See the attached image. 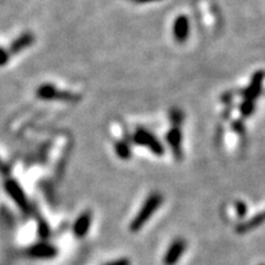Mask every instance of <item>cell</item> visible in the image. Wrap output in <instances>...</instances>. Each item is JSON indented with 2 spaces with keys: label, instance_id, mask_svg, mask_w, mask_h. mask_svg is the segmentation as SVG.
<instances>
[{
  "label": "cell",
  "instance_id": "6da1fadb",
  "mask_svg": "<svg viewBox=\"0 0 265 265\" xmlns=\"http://www.w3.org/2000/svg\"><path fill=\"white\" fill-rule=\"evenodd\" d=\"M162 201H164V198H162V195L160 194V193H152V194L145 200L140 211L138 213V215L135 216V219H134L132 224H130V231L136 232V231L141 230L142 226L150 220L152 214L161 206Z\"/></svg>",
  "mask_w": 265,
  "mask_h": 265
},
{
  "label": "cell",
  "instance_id": "7a4b0ae2",
  "mask_svg": "<svg viewBox=\"0 0 265 265\" xmlns=\"http://www.w3.org/2000/svg\"><path fill=\"white\" fill-rule=\"evenodd\" d=\"M133 140L135 144L147 147V149L152 151L155 155H158V156L164 155L165 152L164 145H162L161 142L152 135V134L147 132V130L142 129V128H139V129L134 133Z\"/></svg>",
  "mask_w": 265,
  "mask_h": 265
},
{
  "label": "cell",
  "instance_id": "3957f363",
  "mask_svg": "<svg viewBox=\"0 0 265 265\" xmlns=\"http://www.w3.org/2000/svg\"><path fill=\"white\" fill-rule=\"evenodd\" d=\"M38 96L43 99H64V101H78V96L71 95V93L61 92L57 91V88L52 85H44L38 90Z\"/></svg>",
  "mask_w": 265,
  "mask_h": 265
},
{
  "label": "cell",
  "instance_id": "277c9868",
  "mask_svg": "<svg viewBox=\"0 0 265 265\" xmlns=\"http://www.w3.org/2000/svg\"><path fill=\"white\" fill-rule=\"evenodd\" d=\"M186 247L187 244L183 239H176V241L171 244L170 248H168L166 254H165L164 264L175 265L177 261L181 259L182 254H183L184 250H186Z\"/></svg>",
  "mask_w": 265,
  "mask_h": 265
},
{
  "label": "cell",
  "instance_id": "5b68a950",
  "mask_svg": "<svg viewBox=\"0 0 265 265\" xmlns=\"http://www.w3.org/2000/svg\"><path fill=\"white\" fill-rule=\"evenodd\" d=\"M265 78V73L263 70H259L253 75L252 81H250L249 86L246 88L244 92V99L246 101H254L258 97L259 93L261 92V86H263V80Z\"/></svg>",
  "mask_w": 265,
  "mask_h": 265
},
{
  "label": "cell",
  "instance_id": "8992f818",
  "mask_svg": "<svg viewBox=\"0 0 265 265\" xmlns=\"http://www.w3.org/2000/svg\"><path fill=\"white\" fill-rule=\"evenodd\" d=\"M173 36L178 43H183L189 36V20L187 16L181 15L176 19L173 24Z\"/></svg>",
  "mask_w": 265,
  "mask_h": 265
},
{
  "label": "cell",
  "instance_id": "52a82bcc",
  "mask_svg": "<svg viewBox=\"0 0 265 265\" xmlns=\"http://www.w3.org/2000/svg\"><path fill=\"white\" fill-rule=\"evenodd\" d=\"M167 141L172 147L176 158H181L182 156V133L179 127H175L167 133Z\"/></svg>",
  "mask_w": 265,
  "mask_h": 265
},
{
  "label": "cell",
  "instance_id": "ba28073f",
  "mask_svg": "<svg viewBox=\"0 0 265 265\" xmlns=\"http://www.w3.org/2000/svg\"><path fill=\"white\" fill-rule=\"evenodd\" d=\"M91 219H92L91 218V214L85 213L76 220L75 226H74V231H75V235L78 236V237H84V236L86 235L88 229H90Z\"/></svg>",
  "mask_w": 265,
  "mask_h": 265
},
{
  "label": "cell",
  "instance_id": "9c48e42d",
  "mask_svg": "<svg viewBox=\"0 0 265 265\" xmlns=\"http://www.w3.org/2000/svg\"><path fill=\"white\" fill-rule=\"evenodd\" d=\"M116 152L121 158H129L130 147L127 142L119 141L116 144Z\"/></svg>",
  "mask_w": 265,
  "mask_h": 265
},
{
  "label": "cell",
  "instance_id": "30bf717a",
  "mask_svg": "<svg viewBox=\"0 0 265 265\" xmlns=\"http://www.w3.org/2000/svg\"><path fill=\"white\" fill-rule=\"evenodd\" d=\"M254 111V104H253L252 101H246L244 99L243 103L241 104V113L244 117H248L249 115H252V112Z\"/></svg>",
  "mask_w": 265,
  "mask_h": 265
},
{
  "label": "cell",
  "instance_id": "8fae6325",
  "mask_svg": "<svg viewBox=\"0 0 265 265\" xmlns=\"http://www.w3.org/2000/svg\"><path fill=\"white\" fill-rule=\"evenodd\" d=\"M171 121L173 122L175 127H178V125L183 122V113L179 110L172 111V112H171Z\"/></svg>",
  "mask_w": 265,
  "mask_h": 265
},
{
  "label": "cell",
  "instance_id": "7c38bea8",
  "mask_svg": "<svg viewBox=\"0 0 265 265\" xmlns=\"http://www.w3.org/2000/svg\"><path fill=\"white\" fill-rule=\"evenodd\" d=\"M107 265H129V260H127V259H119V260H116Z\"/></svg>",
  "mask_w": 265,
  "mask_h": 265
},
{
  "label": "cell",
  "instance_id": "4fadbf2b",
  "mask_svg": "<svg viewBox=\"0 0 265 265\" xmlns=\"http://www.w3.org/2000/svg\"><path fill=\"white\" fill-rule=\"evenodd\" d=\"M246 211H247L246 205L242 204V203H238V213H239V215H243V214L246 213Z\"/></svg>",
  "mask_w": 265,
  "mask_h": 265
},
{
  "label": "cell",
  "instance_id": "5bb4252c",
  "mask_svg": "<svg viewBox=\"0 0 265 265\" xmlns=\"http://www.w3.org/2000/svg\"><path fill=\"white\" fill-rule=\"evenodd\" d=\"M134 3H139V4H145V3H153L158 2V0H132Z\"/></svg>",
  "mask_w": 265,
  "mask_h": 265
}]
</instances>
